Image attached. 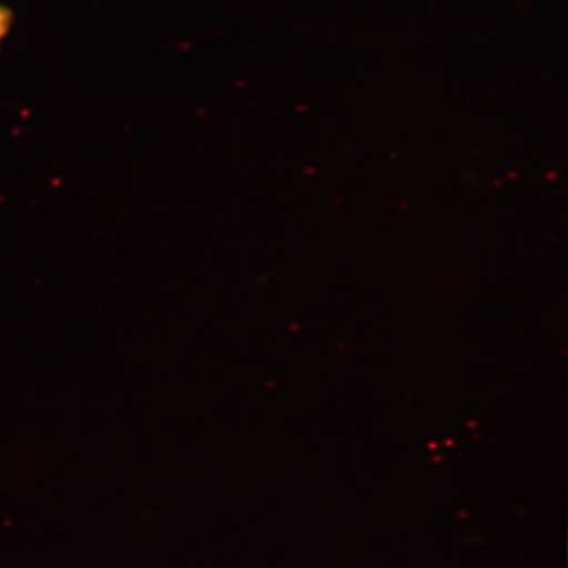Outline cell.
<instances>
[{
  "label": "cell",
  "mask_w": 568,
  "mask_h": 568,
  "mask_svg": "<svg viewBox=\"0 0 568 568\" xmlns=\"http://www.w3.org/2000/svg\"><path fill=\"white\" fill-rule=\"evenodd\" d=\"M14 13L9 7L0 3V43L9 37L11 28H13Z\"/></svg>",
  "instance_id": "1"
}]
</instances>
